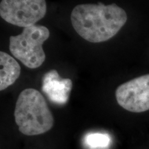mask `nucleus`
<instances>
[{
    "label": "nucleus",
    "instance_id": "obj_5",
    "mask_svg": "<svg viewBox=\"0 0 149 149\" xmlns=\"http://www.w3.org/2000/svg\"><path fill=\"white\" fill-rule=\"evenodd\" d=\"M115 97L120 107L133 113L149 110V74L130 80L119 86Z\"/></svg>",
    "mask_w": 149,
    "mask_h": 149
},
{
    "label": "nucleus",
    "instance_id": "obj_8",
    "mask_svg": "<svg viewBox=\"0 0 149 149\" xmlns=\"http://www.w3.org/2000/svg\"><path fill=\"white\" fill-rule=\"evenodd\" d=\"M85 142L91 148H104L109 146L111 138L106 133H90L86 136Z\"/></svg>",
    "mask_w": 149,
    "mask_h": 149
},
{
    "label": "nucleus",
    "instance_id": "obj_1",
    "mask_svg": "<svg viewBox=\"0 0 149 149\" xmlns=\"http://www.w3.org/2000/svg\"><path fill=\"white\" fill-rule=\"evenodd\" d=\"M70 20L80 37L89 42L100 43L111 39L120 31L127 21V15L115 3H84L74 7Z\"/></svg>",
    "mask_w": 149,
    "mask_h": 149
},
{
    "label": "nucleus",
    "instance_id": "obj_3",
    "mask_svg": "<svg viewBox=\"0 0 149 149\" xmlns=\"http://www.w3.org/2000/svg\"><path fill=\"white\" fill-rule=\"evenodd\" d=\"M49 36V30L44 26L35 24L24 28L21 34L10 37L9 50L28 68H39L46 59L42 45Z\"/></svg>",
    "mask_w": 149,
    "mask_h": 149
},
{
    "label": "nucleus",
    "instance_id": "obj_2",
    "mask_svg": "<svg viewBox=\"0 0 149 149\" xmlns=\"http://www.w3.org/2000/svg\"><path fill=\"white\" fill-rule=\"evenodd\" d=\"M15 120L24 135H42L53 128L54 118L45 98L34 88L22 91L17 100Z\"/></svg>",
    "mask_w": 149,
    "mask_h": 149
},
{
    "label": "nucleus",
    "instance_id": "obj_7",
    "mask_svg": "<svg viewBox=\"0 0 149 149\" xmlns=\"http://www.w3.org/2000/svg\"><path fill=\"white\" fill-rule=\"evenodd\" d=\"M0 91H3L15 82L21 68L15 59L5 52H0Z\"/></svg>",
    "mask_w": 149,
    "mask_h": 149
},
{
    "label": "nucleus",
    "instance_id": "obj_4",
    "mask_svg": "<svg viewBox=\"0 0 149 149\" xmlns=\"http://www.w3.org/2000/svg\"><path fill=\"white\" fill-rule=\"evenodd\" d=\"M46 0H1L0 16L6 22L20 27L35 25L45 16Z\"/></svg>",
    "mask_w": 149,
    "mask_h": 149
},
{
    "label": "nucleus",
    "instance_id": "obj_6",
    "mask_svg": "<svg viewBox=\"0 0 149 149\" xmlns=\"http://www.w3.org/2000/svg\"><path fill=\"white\" fill-rule=\"evenodd\" d=\"M72 82L70 79H63L55 70L44 74L42 79V91L53 103L64 105L68 101Z\"/></svg>",
    "mask_w": 149,
    "mask_h": 149
}]
</instances>
